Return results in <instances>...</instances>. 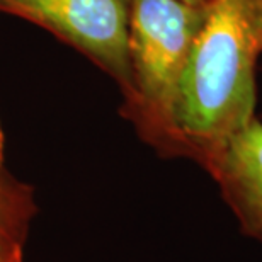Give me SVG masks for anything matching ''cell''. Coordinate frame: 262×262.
Here are the masks:
<instances>
[{
    "label": "cell",
    "instance_id": "5b68a950",
    "mask_svg": "<svg viewBox=\"0 0 262 262\" xmlns=\"http://www.w3.org/2000/svg\"><path fill=\"white\" fill-rule=\"evenodd\" d=\"M34 213L33 191L5 172L0 174V227L26 233Z\"/></svg>",
    "mask_w": 262,
    "mask_h": 262
},
{
    "label": "cell",
    "instance_id": "8992f818",
    "mask_svg": "<svg viewBox=\"0 0 262 262\" xmlns=\"http://www.w3.org/2000/svg\"><path fill=\"white\" fill-rule=\"evenodd\" d=\"M24 233L0 227V262H24Z\"/></svg>",
    "mask_w": 262,
    "mask_h": 262
},
{
    "label": "cell",
    "instance_id": "52a82bcc",
    "mask_svg": "<svg viewBox=\"0 0 262 262\" xmlns=\"http://www.w3.org/2000/svg\"><path fill=\"white\" fill-rule=\"evenodd\" d=\"M4 146H5V136L2 129V123H0V174H2V164H4Z\"/></svg>",
    "mask_w": 262,
    "mask_h": 262
},
{
    "label": "cell",
    "instance_id": "3957f363",
    "mask_svg": "<svg viewBox=\"0 0 262 262\" xmlns=\"http://www.w3.org/2000/svg\"><path fill=\"white\" fill-rule=\"evenodd\" d=\"M0 14L20 17L87 56L129 91V0H0Z\"/></svg>",
    "mask_w": 262,
    "mask_h": 262
},
{
    "label": "cell",
    "instance_id": "9c48e42d",
    "mask_svg": "<svg viewBox=\"0 0 262 262\" xmlns=\"http://www.w3.org/2000/svg\"><path fill=\"white\" fill-rule=\"evenodd\" d=\"M255 5H257V10H259V17H260V23H262V0H255Z\"/></svg>",
    "mask_w": 262,
    "mask_h": 262
},
{
    "label": "cell",
    "instance_id": "277c9868",
    "mask_svg": "<svg viewBox=\"0 0 262 262\" xmlns=\"http://www.w3.org/2000/svg\"><path fill=\"white\" fill-rule=\"evenodd\" d=\"M249 237L262 244V123L254 118L206 169Z\"/></svg>",
    "mask_w": 262,
    "mask_h": 262
},
{
    "label": "cell",
    "instance_id": "7a4b0ae2",
    "mask_svg": "<svg viewBox=\"0 0 262 262\" xmlns=\"http://www.w3.org/2000/svg\"><path fill=\"white\" fill-rule=\"evenodd\" d=\"M208 2L129 0L131 85L123 96L121 114L164 157H177V87Z\"/></svg>",
    "mask_w": 262,
    "mask_h": 262
},
{
    "label": "cell",
    "instance_id": "6da1fadb",
    "mask_svg": "<svg viewBox=\"0 0 262 262\" xmlns=\"http://www.w3.org/2000/svg\"><path fill=\"white\" fill-rule=\"evenodd\" d=\"M262 23L255 0H209L177 87V157L204 170L255 118Z\"/></svg>",
    "mask_w": 262,
    "mask_h": 262
},
{
    "label": "cell",
    "instance_id": "ba28073f",
    "mask_svg": "<svg viewBox=\"0 0 262 262\" xmlns=\"http://www.w3.org/2000/svg\"><path fill=\"white\" fill-rule=\"evenodd\" d=\"M182 2L191 4V5H203V4H206L208 0H182Z\"/></svg>",
    "mask_w": 262,
    "mask_h": 262
}]
</instances>
